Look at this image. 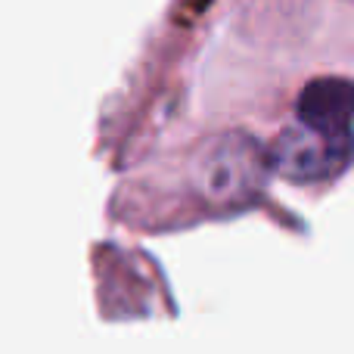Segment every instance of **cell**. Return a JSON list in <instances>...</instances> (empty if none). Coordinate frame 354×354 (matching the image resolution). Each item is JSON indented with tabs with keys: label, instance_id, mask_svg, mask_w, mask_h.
Here are the masks:
<instances>
[{
	"label": "cell",
	"instance_id": "obj_1",
	"mask_svg": "<svg viewBox=\"0 0 354 354\" xmlns=\"http://www.w3.org/2000/svg\"><path fill=\"white\" fill-rule=\"evenodd\" d=\"M268 159L252 137L224 134L205 143L196 159L199 193L214 205H239L261 189Z\"/></svg>",
	"mask_w": 354,
	"mask_h": 354
},
{
	"label": "cell",
	"instance_id": "obj_2",
	"mask_svg": "<svg viewBox=\"0 0 354 354\" xmlns=\"http://www.w3.org/2000/svg\"><path fill=\"white\" fill-rule=\"evenodd\" d=\"M351 153V134H333V131L295 122L283 128V134L277 137L274 149H270V165L289 180L314 183L342 171Z\"/></svg>",
	"mask_w": 354,
	"mask_h": 354
},
{
	"label": "cell",
	"instance_id": "obj_3",
	"mask_svg": "<svg viewBox=\"0 0 354 354\" xmlns=\"http://www.w3.org/2000/svg\"><path fill=\"white\" fill-rule=\"evenodd\" d=\"M299 122L333 134H351L354 128V84L345 78H317L299 97Z\"/></svg>",
	"mask_w": 354,
	"mask_h": 354
},
{
	"label": "cell",
	"instance_id": "obj_4",
	"mask_svg": "<svg viewBox=\"0 0 354 354\" xmlns=\"http://www.w3.org/2000/svg\"><path fill=\"white\" fill-rule=\"evenodd\" d=\"M351 143H354V128H351Z\"/></svg>",
	"mask_w": 354,
	"mask_h": 354
},
{
	"label": "cell",
	"instance_id": "obj_5",
	"mask_svg": "<svg viewBox=\"0 0 354 354\" xmlns=\"http://www.w3.org/2000/svg\"><path fill=\"white\" fill-rule=\"evenodd\" d=\"M351 3H354V0H351Z\"/></svg>",
	"mask_w": 354,
	"mask_h": 354
}]
</instances>
